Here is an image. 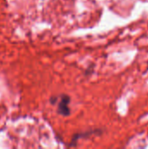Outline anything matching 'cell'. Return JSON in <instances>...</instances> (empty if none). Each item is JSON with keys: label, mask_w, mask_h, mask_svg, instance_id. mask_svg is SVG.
I'll use <instances>...</instances> for the list:
<instances>
[{"label": "cell", "mask_w": 148, "mask_h": 149, "mask_svg": "<svg viewBox=\"0 0 148 149\" xmlns=\"http://www.w3.org/2000/svg\"><path fill=\"white\" fill-rule=\"evenodd\" d=\"M68 104H69V98L64 96L59 103V112L62 114H67L69 113V109H68Z\"/></svg>", "instance_id": "cell-1"}]
</instances>
